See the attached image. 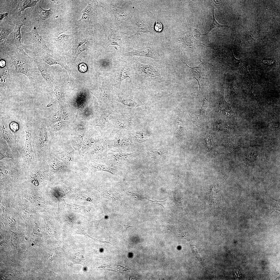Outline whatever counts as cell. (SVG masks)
Instances as JSON below:
<instances>
[{
  "label": "cell",
  "mask_w": 280,
  "mask_h": 280,
  "mask_svg": "<svg viewBox=\"0 0 280 280\" xmlns=\"http://www.w3.org/2000/svg\"><path fill=\"white\" fill-rule=\"evenodd\" d=\"M224 87L221 90L219 99L218 110L220 113L227 116L231 115L233 113L229 104L225 100L224 97Z\"/></svg>",
  "instance_id": "20"
},
{
  "label": "cell",
  "mask_w": 280,
  "mask_h": 280,
  "mask_svg": "<svg viewBox=\"0 0 280 280\" xmlns=\"http://www.w3.org/2000/svg\"><path fill=\"white\" fill-rule=\"evenodd\" d=\"M97 6H101L107 12L112 14L118 20H124L126 19L127 15L121 9L111 4L103 3L96 1Z\"/></svg>",
  "instance_id": "14"
},
{
  "label": "cell",
  "mask_w": 280,
  "mask_h": 280,
  "mask_svg": "<svg viewBox=\"0 0 280 280\" xmlns=\"http://www.w3.org/2000/svg\"><path fill=\"white\" fill-rule=\"evenodd\" d=\"M194 31L195 34V37L199 39L200 41L204 42H207L208 40V35L209 33L207 32L204 34H201L199 32V30L197 28H194Z\"/></svg>",
  "instance_id": "34"
},
{
  "label": "cell",
  "mask_w": 280,
  "mask_h": 280,
  "mask_svg": "<svg viewBox=\"0 0 280 280\" xmlns=\"http://www.w3.org/2000/svg\"><path fill=\"white\" fill-rule=\"evenodd\" d=\"M121 102L126 105L129 106H134L139 105L138 101L132 98H123L121 100Z\"/></svg>",
  "instance_id": "35"
},
{
  "label": "cell",
  "mask_w": 280,
  "mask_h": 280,
  "mask_svg": "<svg viewBox=\"0 0 280 280\" xmlns=\"http://www.w3.org/2000/svg\"><path fill=\"white\" fill-rule=\"evenodd\" d=\"M101 98L103 100L108 102L111 100L110 89L107 83L102 80L101 87L99 89Z\"/></svg>",
  "instance_id": "25"
},
{
  "label": "cell",
  "mask_w": 280,
  "mask_h": 280,
  "mask_svg": "<svg viewBox=\"0 0 280 280\" xmlns=\"http://www.w3.org/2000/svg\"><path fill=\"white\" fill-rule=\"evenodd\" d=\"M1 90L7 91L11 83L9 69L6 65L0 67Z\"/></svg>",
  "instance_id": "17"
},
{
  "label": "cell",
  "mask_w": 280,
  "mask_h": 280,
  "mask_svg": "<svg viewBox=\"0 0 280 280\" xmlns=\"http://www.w3.org/2000/svg\"><path fill=\"white\" fill-rule=\"evenodd\" d=\"M80 42L75 46L74 50L73 61H75L78 55L86 48V46L84 42Z\"/></svg>",
  "instance_id": "31"
},
{
  "label": "cell",
  "mask_w": 280,
  "mask_h": 280,
  "mask_svg": "<svg viewBox=\"0 0 280 280\" xmlns=\"http://www.w3.org/2000/svg\"><path fill=\"white\" fill-rule=\"evenodd\" d=\"M0 125L1 137L7 142L14 152L19 153L17 149L15 136L8 129L7 125L2 120H1Z\"/></svg>",
  "instance_id": "12"
},
{
  "label": "cell",
  "mask_w": 280,
  "mask_h": 280,
  "mask_svg": "<svg viewBox=\"0 0 280 280\" xmlns=\"http://www.w3.org/2000/svg\"><path fill=\"white\" fill-rule=\"evenodd\" d=\"M63 202L66 208L72 211L85 214H88L90 212V209L88 207L74 204H67L64 200Z\"/></svg>",
  "instance_id": "23"
},
{
  "label": "cell",
  "mask_w": 280,
  "mask_h": 280,
  "mask_svg": "<svg viewBox=\"0 0 280 280\" xmlns=\"http://www.w3.org/2000/svg\"><path fill=\"white\" fill-rule=\"evenodd\" d=\"M8 14L7 13H1L0 15V21L2 20L5 17H8Z\"/></svg>",
  "instance_id": "44"
},
{
  "label": "cell",
  "mask_w": 280,
  "mask_h": 280,
  "mask_svg": "<svg viewBox=\"0 0 280 280\" xmlns=\"http://www.w3.org/2000/svg\"><path fill=\"white\" fill-rule=\"evenodd\" d=\"M212 12L213 16V21L210 29L207 32L209 34L210 32L213 30L218 28L222 27H227L228 26L226 25L221 24H219L216 20L215 18V11L214 8L213 6L211 7Z\"/></svg>",
  "instance_id": "33"
},
{
  "label": "cell",
  "mask_w": 280,
  "mask_h": 280,
  "mask_svg": "<svg viewBox=\"0 0 280 280\" xmlns=\"http://www.w3.org/2000/svg\"><path fill=\"white\" fill-rule=\"evenodd\" d=\"M230 51L233 66L240 74L243 75L251 83L253 82L254 81L248 70L247 62L241 59H236L234 56L232 51Z\"/></svg>",
  "instance_id": "11"
},
{
  "label": "cell",
  "mask_w": 280,
  "mask_h": 280,
  "mask_svg": "<svg viewBox=\"0 0 280 280\" xmlns=\"http://www.w3.org/2000/svg\"><path fill=\"white\" fill-rule=\"evenodd\" d=\"M10 31L6 29H3L0 34V43H3L7 39L8 35L10 33Z\"/></svg>",
  "instance_id": "36"
},
{
  "label": "cell",
  "mask_w": 280,
  "mask_h": 280,
  "mask_svg": "<svg viewBox=\"0 0 280 280\" xmlns=\"http://www.w3.org/2000/svg\"><path fill=\"white\" fill-rule=\"evenodd\" d=\"M43 121L38 120L31 129L32 144L37 162L46 161L50 155L47 137Z\"/></svg>",
  "instance_id": "2"
},
{
  "label": "cell",
  "mask_w": 280,
  "mask_h": 280,
  "mask_svg": "<svg viewBox=\"0 0 280 280\" xmlns=\"http://www.w3.org/2000/svg\"><path fill=\"white\" fill-rule=\"evenodd\" d=\"M68 197L71 199L89 201L94 204L96 202L95 199L93 196L83 193H74L68 196Z\"/></svg>",
  "instance_id": "29"
},
{
  "label": "cell",
  "mask_w": 280,
  "mask_h": 280,
  "mask_svg": "<svg viewBox=\"0 0 280 280\" xmlns=\"http://www.w3.org/2000/svg\"><path fill=\"white\" fill-rule=\"evenodd\" d=\"M51 1L54 3L57 4L58 3L59 1H58L56 0H51Z\"/></svg>",
  "instance_id": "45"
},
{
  "label": "cell",
  "mask_w": 280,
  "mask_h": 280,
  "mask_svg": "<svg viewBox=\"0 0 280 280\" xmlns=\"http://www.w3.org/2000/svg\"><path fill=\"white\" fill-rule=\"evenodd\" d=\"M136 24L138 28L136 34L151 32L152 30V26L145 24L141 20H138L136 22Z\"/></svg>",
  "instance_id": "30"
},
{
  "label": "cell",
  "mask_w": 280,
  "mask_h": 280,
  "mask_svg": "<svg viewBox=\"0 0 280 280\" xmlns=\"http://www.w3.org/2000/svg\"><path fill=\"white\" fill-rule=\"evenodd\" d=\"M11 128L13 131L16 132L18 129V124L16 123L12 122L10 124Z\"/></svg>",
  "instance_id": "43"
},
{
  "label": "cell",
  "mask_w": 280,
  "mask_h": 280,
  "mask_svg": "<svg viewBox=\"0 0 280 280\" xmlns=\"http://www.w3.org/2000/svg\"><path fill=\"white\" fill-rule=\"evenodd\" d=\"M107 47L110 45H117L120 48L122 46V38L129 32L121 31L111 29L109 26L105 28Z\"/></svg>",
  "instance_id": "8"
},
{
  "label": "cell",
  "mask_w": 280,
  "mask_h": 280,
  "mask_svg": "<svg viewBox=\"0 0 280 280\" xmlns=\"http://www.w3.org/2000/svg\"><path fill=\"white\" fill-rule=\"evenodd\" d=\"M40 60L44 61L50 65L54 64H58L60 65L62 67L64 68L67 71L71 76V71L69 68L61 58L47 54L40 57Z\"/></svg>",
  "instance_id": "18"
},
{
  "label": "cell",
  "mask_w": 280,
  "mask_h": 280,
  "mask_svg": "<svg viewBox=\"0 0 280 280\" xmlns=\"http://www.w3.org/2000/svg\"><path fill=\"white\" fill-rule=\"evenodd\" d=\"M102 219L98 220H90V223L92 226L96 230L98 229V227L100 221L103 219Z\"/></svg>",
  "instance_id": "38"
},
{
  "label": "cell",
  "mask_w": 280,
  "mask_h": 280,
  "mask_svg": "<svg viewBox=\"0 0 280 280\" xmlns=\"http://www.w3.org/2000/svg\"><path fill=\"white\" fill-rule=\"evenodd\" d=\"M34 60L39 71L48 85L50 87H53L54 80L50 66L44 61L39 62L35 59Z\"/></svg>",
  "instance_id": "10"
},
{
  "label": "cell",
  "mask_w": 280,
  "mask_h": 280,
  "mask_svg": "<svg viewBox=\"0 0 280 280\" xmlns=\"http://www.w3.org/2000/svg\"><path fill=\"white\" fill-rule=\"evenodd\" d=\"M134 67L136 73L141 77L149 80H162L164 79L158 70L153 66L143 64L137 60L134 61Z\"/></svg>",
  "instance_id": "6"
},
{
  "label": "cell",
  "mask_w": 280,
  "mask_h": 280,
  "mask_svg": "<svg viewBox=\"0 0 280 280\" xmlns=\"http://www.w3.org/2000/svg\"><path fill=\"white\" fill-rule=\"evenodd\" d=\"M24 129L26 138L24 147L18 151L22 158L23 167L26 173L34 167L37 162L33 148L31 129L27 126L24 127Z\"/></svg>",
  "instance_id": "3"
},
{
  "label": "cell",
  "mask_w": 280,
  "mask_h": 280,
  "mask_svg": "<svg viewBox=\"0 0 280 280\" xmlns=\"http://www.w3.org/2000/svg\"><path fill=\"white\" fill-rule=\"evenodd\" d=\"M39 16L41 19L45 20L48 18L50 15V9L46 10L43 9L41 6L40 2L38 6Z\"/></svg>",
  "instance_id": "32"
},
{
  "label": "cell",
  "mask_w": 280,
  "mask_h": 280,
  "mask_svg": "<svg viewBox=\"0 0 280 280\" xmlns=\"http://www.w3.org/2000/svg\"><path fill=\"white\" fill-rule=\"evenodd\" d=\"M125 56H138L146 57L152 58L154 60H159L161 58L159 54L153 47L145 46L131 51L125 53Z\"/></svg>",
  "instance_id": "9"
},
{
  "label": "cell",
  "mask_w": 280,
  "mask_h": 280,
  "mask_svg": "<svg viewBox=\"0 0 280 280\" xmlns=\"http://www.w3.org/2000/svg\"><path fill=\"white\" fill-rule=\"evenodd\" d=\"M208 101L207 97L204 98L200 114L194 117L191 116L193 122L198 127L201 126L205 116L206 110L208 106Z\"/></svg>",
  "instance_id": "21"
},
{
  "label": "cell",
  "mask_w": 280,
  "mask_h": 280,
  "mask_svg": "<svg viewBox=\"0 0 280 280\" xmlns=\"http://www.w3.org/2000/svg\"><path fill=\"white\" fill-rule=\"evenodd\" d=\"M136 152L115 153L109 152L102 159L106 165L121 171L128 165Z\"/></svg>",
  "instance_id": "5"
},
{
  "label": "cell",
  "mask_w": 280,
  "mask_h": 280,
  "mask_svg": "<svg viewBox=\"0 0 280 280\" xmlns=\"http://www.w3.org/2000/svg\"><path fill=\"white\" fill-rule=\"evenodd\" d=\"M0 160L6 158H15L21 157L19 153L14 152L7 142L0 137Z\"/></svg>",
  "instance_id": "16"
},
{
  "label": "cell",
  "mask_w": 280,
  "mask_h": 280,
  "mask_svg": "<svg viewBox=\"0 0 280 280\" xmlns=\"http://www.w3.org/2000/svg\"><path fill=\"white\" fill-rule=\"evenodd\" d=\"M106 141L109 151L115 153L132 152V143L128 134L117 133Z\"/></svg>",
  "instance_id": "4"
},
{
  "label": "cell",
  "mask_w": 280,
  "mask_h": 280,
  "mask_svg": "<svg viewBox=\"0 0 280 280\" xmlns=\"http://www.w3.org/2000/svg\"><path fill=\"white\" fill-rule=\"evenodd\" d=\"M5 53L11 60L16 72L25 75L32 83L36 84L40 80L39 71L34 59L24 52L16 47L5 50Z\"/></svg>",
  "instance_id": "1"
},
{
  "label": "cell",
  "mask_w": 280,
  "mask_h": 280,
  "mask_svg": "<svg viewBox=\"0 0 280 280\" xmlns=\"http://www.w3.org/2000/svg\"><path fill=\"white\" fill-rule=\"evenodd\" d=\"M212 137L209 134L206 133L204 137V138L206 141L207 144L208 146H211V140Z\"/></svg>",
  "instance_id": "40"
},
{
  "label": "cell",
  "mask_w": 280,
  "mask_h": 280,
  "mask_svg": "<svg viewBox=\"0 0 280 280\" xmlns=\"http://www.w3.org/2000/svg\"><path fill=\"white\" fill-rule=\"evenodd\" d=\"M78 68L79 71L82 72H86L87 68V65L83 63L80 64L78 66Z\"/></svg>",
  "instance_id": "42"
},
{
  "label": "cell",
  "mask_w": 280,
  "mask_h": 280,
  "mask_svg": "<svg viewBox=\"0 0 280 280\" xmlns=\"http://www.w3.org/2000/svg\"><path fill=\"white\" fill-rule=\"evenodd\" d=\"M17 8V10L20 12L24 11L26 9L34 6L39 0H19Z\"/></svg>",
  "instance_id": "28"
},
{
  "label": "cell",
  "mask_w": 280,
  "mask_h": 280,
  "mask_svg": "<svg viewBox=\"0 0 280 280\" xmlns=\"http://www.w3.org/2000/svg\"><path fill=\"white\" fill-rule=\"evenodd\" d=\"M114 124L117 128L119 129H127L130 126L129 119L123 117H116L114 119Z\"/></svg>",
  "instance_id": "26"
},
{
  "label": "cell",
  "mask_w": 280,
  "mask_h": 280,
  "mask_svg": "<svg viewBox=\"0 0 280 280\" xmlns=\"http://www.w3.org/2000/svg\"><path fill=\"white\" fill-rule=\"evenodd\" d=\"M24 44L25 45H31L41 47L48 53L52 54V51L47 46V42L45 41L38 33L37 30L34 27L32 30L24 34L23 37Z\"/></svg>",
  "instance_id": "7"
},
{
  "label": "cell",
  "mask_w": 280,
  "mask_h": 280,
  "mask_svg": "<svg viewBox=\"0 0 280 280\" xmlns=\"http://www.w3.org/2000/svg\"><path fill=\"white\" fill-rule=\"evenodd\" d=\"M72 35L62 34L55 38H50V42L54 44L57 48L63 46L71 38Z\"/></svg>",
  "instance_id": "24"
},
{
  "label": "cell",
  "mask_w": 280,
  "mask_h": 280,
  "mask_svg": "<svg viewBox=\"0 0 280 280\" xmlns=\"http://www.w3.org/2000/svg\"><path fill=\"white\" fill-rule=\"evenodd\" d=\"M132 227L128 225H124L119 226L117 227V230L120 232L123 233L126 232L128 228Z\"/></svg>",
  "instance_id": "37"
},
{
  "label": "cell",
  "mask_w": 280,
  "mask_h": 280,
  "mask_svg": "<svg viewBox=\"0 0 280 280\" xmlns=\"http://www.w3.org/2000/svg\"><path fill=\"white\" fill-rule=\"evenodd\" d=\"M24 25L23 22L16 24L13 32V40L12 42L13 44L16 45V47L22 51H24V48L21 41L22 37L20 29L22 26Z\"/></svg>",
  "instance_id": "19"
},
{
  "label": "cell",
  "mask_w": 280,
  "mask_h": 280,
  "mask_svg": "<svg viewBox=\"0 0 280 280\" xmlns=\"http://www.w3.org/2000/svg\"><path fill=\"white\" fill-rule=\"evenodd\" d=\"M184 44L190 47L194 48L198 46L205 47L206 46L204 44L199 40H197L190 33L184 36L182 38Z\"/></svg>",
  "instance_id": "22"
},
{
  "label": "cell",
  "mask_w": 280,
  "mask_h": 280,
  "mask_svg": "<svg viewBox=\"0 0 280 280\" xmlns=\"http://www.w3.org/2000/svg\"><path fill=\"white\" fill-rule=\"evenodd\" d=\"M116 76V86L121 90V85L122 81L128 78L130 79L129 73L128 71L124 68H121L118 71Z\"/></svg>",
  "instance_id": "27"
},
{
  "label": "cell",
  "mask_w": 280,
  "mask_h": 280,
  "mask_svg": "<svg viewBox=\"0 0 280 280\" xmlns=\"http://www.w3.org/2000/svg\"><path fill=\"white\" fill-rule=\"evenodd\" d=\"M87 166L93 172L98 171H104L116 176H119L122 173L120 170L112 168L105 164L98 163L92 160H90L88 162Z\"/></svg>",
  "instance_id": "13"
},
{
  "label": "cell",
  "mask_w": 280,
  "mask_h": 280,
  "mask_svg": "<svg viewBox=\"0 0 280 280\" xmlns=\"http://www.w3.org/2000/svg\"><path fill=\"white\" fill-rule=\"evenodd\" d=\"M231 89L232 92L233 94H236L238 92V87L234 81L231 84Z\"/></svg>",
  "instance_id": "41"
},
{
  "label": "cell",
  "mask_w": 280,
  "mask_h": 280,
  "mask_svg": "<svg viewBox=\"0 0 280 280\" xmlns=\"http://www.w3.org/2000/svg\"><path fill=\"white\" fill-rule=\"evenodd\" d=\"M163 28V26L162 24L156 20V23L155 26V30L157 32H160L162 31Z\"/></svg>",
  "instance_id": "39"
},
{
  "label": "cell",
  "mask_w": 280,
  "mask_h": 280,
  "mask_svg": "<svg viewBox=\"0 0 280 280\" xmlns=\"http://www.w3.org/2000/svg\"><path fill=\"white\" fill-rule=\"evenodd\" d=\"M184 61L188 67L192 76L195 79L198 81L199 86V93L201 90L202 89L205 84V69L203 67L200 66L191 67L188 66L185 62Z\"/></svg>",
  "instance_id": "15"
}]
</instances>
